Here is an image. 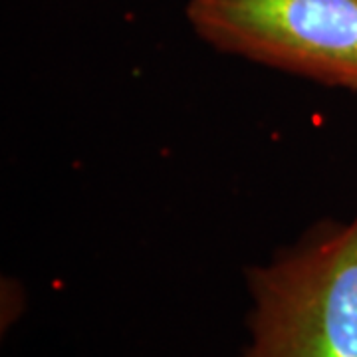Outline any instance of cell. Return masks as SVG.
I'll list each match as a JSON object with an SVG mask.
<instances>
[{
	"label": "cell",
	"instance_id": "cell-2",
	"mask_svg": "<svg viewBox=\"0 0 357 357\" xmlns=\"http://www.w3.org/2000/svg\"><path fill=\"white\" fill-rule=\"evenodd\" d=\"M185 16L222 54L357 91V0H187Z\"/></svg>",
	"mask_w": 357,
	"mask_h": 357
},
{
	"label": "cell",
	"instance_id": "cell-1",
	"mask_svg": "<svg viewBox=\"0 0 357 357\" xmlns=\"http://www.w3.org/2000/svg\"><path fill=\"white\" fill-rule=\"evenodd\" d=\"M241 357H357V213L324 220L246 270Z\"/></svg>",
	"mask_w": 357,
	"mask_h": 357
}]
</instances>
